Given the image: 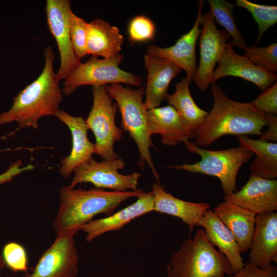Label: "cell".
<instances>
[{"label": "cell", "instance_id": "1", "mask_svg": "<svg viewBox=\"0 0 277 277\" xmlns=\"http://www.w3.org/2000/svg\"><path fill=\"white\" fill-rule=\"evenodd\" d=\"M213 103L194 136L195 143L207 147L226 135H261L266 126V114L258 110L251 102L242 103L229 98L222 89L211 85Z\"/></svg>", "mask_w": 277, "mask_h": 277}, {"label": "cell", "instance_id": "2", "mask_svg": "<svg viewBox=\"0 0 277 277\" xmlns=\"http://www.w3.org/2000/svg\"><path fill=\"white\" fill-rule=\"evenodd\" d=\"M45 65L40 75L13 98V104L7 111L0 113V125L13 122L20 128L38 127L39 119L55 116L63 99L61 81L54 71V54L51 47L43 52Z\"/></svg>", "mask_w": 277, "mask_h": 277}, {"label": "cell", "instance_id": "3", "mask_svg": "<svg viewBox=\"0 0 277 277\" xmlns=\"http://www.w3.org/2000/svg\"><path fill=\"white\" fill-rule=\"evenodd\" d=\"M145 192L140 189L125 191L71 189L62 187L59 191L60 205L53 227L56 235L68 233L75 235L96 215L112 214L120 204Z\"/></svg>", "mask_w": 277, "mask_h": 277}, {"label": "cell", "instance_id": "4", "mask_svg": "<svg viewBox=\"0 0 277 277\" xmlns=\"http://www.w3.org/2000/svg\"><path fill=\"white\" fill-rule=\"evenodd\" d=\"M233 274L227 258L208 241L199 228L185 240L167 267V277H226Z\"/></svg>", "mask_w": 277, "mask_h": 277}, {"label": "cell", "instance_id": "5", "mask_svg": "<svg viewBox=\"0 0 277 277\" xmlns=\"http://www.w3.org/2000/svg\"><path fill=\"white\" fill-rule=\"evenodd\" d=\"M109 96L115 101L122 117L121 126L127 131L136 143L140 154L138 165L144 169L146 163L154 177L160 183L159 175L152 161L150 149L154 148L148 124L147 110L143 96L145 87L132 89L121 84H111L106 86Z\"/></svg>", "mask_w": 277, "mask_h": 277}, {"label": "cell", "instance_id": "6", "mask_svg": "<svg viewBox=\"0 0 277 277\" xmlns=\"http://www.w3.org/2000/svg\"><path fill=\"white\" fill-rule=\"evenodd\" d=\"M184 144L189 152L201 156V161L193 164L168 165L167 167L216 177L221 182L225 195L236 191L238 172L254 155L251 150L241 144L227 149L211 150L199 147L189 141Z\"/></svg>", "mask_w": 277, "mask_h": 277}, {"label": "cell", "instance_id": "7", "mask_svg": "<svg viewBox=\"0 0 277 277\" xmlns=\"http://www.w3.org/2000/svg\"><path fill=\"white\" fill-rule=\"evenodd\" d=\"M92 93L93 105L85 122L95 136L94 154L104 160H116L119 156L114 146L123 135V131L115 124L117 106L108 95L106 86L93 87Z\"/></svg>", "mask_w": 277, "mask_h": 277}, {"label": "cell", "instance_id": "8", "mask_svg": "<svg viewBox=\"0 0 277 277\" xmlns=\"http://www.w3.org/2000/svg\"><path fill=\"white\" fill-rule=\"evenodd\" d=\"M123 58L121 54L102 59L92 56L85 63H81L64 80L63 93L69 95L83 85L94 87L124 83L140 86L142 83L140 76L120 68L118 66Z\"/></svg>", "mask_w": 277, "mask_h": 277}, {"label": "cell", "instance_id": "9", "mask_svg": "<svg viewBox=\"0 0 277 277\" xmlns=\"http://www.w3.org/2000/svg\"><path fill=\"white\" fill-rule=\"evenodd\" d=\"M125 165L121 158L97 162L91 157L74 169V176L68 187L73 189L78 184L90 183L101 189L136 190L142 174L137 172L128 175L120 173L118 170L123 169Z\"/></svg>", "mask_w": 277, "mask_h": 277}, {"label": "cell", "instance_id": "10", "mask_svg": "<svg viewBox=\"0 0 277 277\" xmlns=\"http://www.w3.org/2000/svg\"><path fill=\"white\" fill-rule=\"evenodd\" d=\"M45 11L48 29L56 42L60 56L57 74L65 80L81 63L71 44L69 22L73 12L68 0H47Z\"/></svg>", "mask_w": 277, "mask_h": 277}, {"label": "cell", "instance_id": "11", "mask_svg": "<svg viewBox=\"0 0 277 277\" xmlns=\"http://www.w3.org/2000/svg\"><path fill=\"white\" fill-rule=\"evenodd\" d=\"M200 25L203 26L200 38V58L192 81L201 91L204 92L209 88L215 65L222 57L230 36L217 29L210 10L202 15Z\"/></svg>", "mask_w": 277, "mask_h": 277}, {"label": "cell", "instance_id": "12", "mask_svg": "<svg viewBox=\"0 0 277 277\" xmlns=\"http://www.w3.org/2000/svg\"><path fill=\"white\" fill-rule=\"evenodd\" d=\"M74 236L68 233L57 235L31 272H26L22 277H75L78 255Z\"/></svg>", "mask_w": 277, "mask_h": 277}, {"label": "cell", "instance_id": "13", "mask_svg": "<svg viewBox=\"0 0 277 277\" xmlns=\"http://www.w3.org/2000/svg\"><path fill=\"white\" fill-rule=\"evenodd\" d=\"M224 199L256 215L276 212L277 180L250 174L239 191L225 195Z\"/></svg>", "mask_w": 277, "mask_h": 277}, {"label": "cell", "instance_id": "14", "mask_svg": "<svg viewBox=\"0 0 277 277\" xmlns=\"http://www.w3.org/2000/svg\"><path fill=\"white\" fill-rule=\"evenodd\" d=\"M218 64L212 73L211 85L220 78L231 76L249 81L264 91L276 82L275 73L260 68L246 57L237 54L230 43L227 44Z\"/></svg>", "mask_w": 277, "mask_h": 277}, {"label": "cell", "instance_id": "15", "mask_svg": "<svg viewBox=\"0 0 277 277\" xmlns=\"http://www.w3.org/2000/svg\"><path fill=\"white\" fill-rule=\"evenodd\" d=\"M198 12L196 20L190 30L182 35L174 45L161 48L155 45L147 48V54L167 60L186 73V77L192 81L197 70L195 57V46L201 33L200 28L203 1L198 2Z\"/></svg>", "mask_w": 277, "mask_h": 277}, {"label": "cell", "instance_id": "16", "mask_svg": "<svg viewBox=\"0 0 277 277\" xmlns=\"http://www.w3.org/2000/svg\"><path fill=\"white\" fill-rule=\"evenodd\" d=\"M249 262L266 268L277 262V213L256 215Z\"/></svg>", "mask_w": 277, "mask_h": 277}, {"label": "cell", "instance_id": "17", "mask_svg": "<svg viewBox=\"0 0 277 277\" xmlns=\"http://www.w3.org/2000/svg\"><path fill=\"white\" fill-rule=\"evenodd\" d=\"M55 116L69 128L72 136L71 152L62 159L59 170L62 176L67 179L77 167L92 157L95 145L88 138V128L82 117L72 116L60 109Z\"/></svg>", "mask_w": 277, "mask_h": 277}, {"label": "cell", "instance_id": "18", "mask_svg": "<svg viewBox=\"0 0 277 277\" xmlns=\"http://www.w3.org/2000/svg\"><path fill=\"white\" fill-rule=\"evenodd\" d=\"M154 197L152 191L137 197L133 204L109 216L91 220L81 229L86 233V241L90 242L109 231L121 229L133 220L154 211Z\"/></svg>", "mask_w": 277, "mask_h": 277}, {"label": "cell", "instance_id": "19", "mask_svg": "<svg viewBox=\"0 0 277 277\" xmlns=\"http://www.w3.org/2000/svg\"><path fill=\"white\" fill-rule=\"evenodd\" d=\"M144 63L148 72L144 104L149 110L159 107L168 94L170 82L182 69L167 60L148 54Z\"/></svg>", "mask_w": 277, "mask_h": 277}, {"label": "cell", "instance_id": "20", "mask_svg": "<svg viewBox=\"0 0 277 277\" xmlns=\"http://www.w3.org/2000/svg\"><path fill=\"white\" fill-rule=\"evenodd\" d=\"M196 226L202 227L210 243L227 258L233 273L243 266L242 252L233 234L212 210H207Z\"/></svg>", "mask_w": 277, "mask_h": 277}, {"label": "cell", "instance_id": "21", "mask_svg": "<svg viewBox=\"0 0 277 277\" xmlns=\"http://www.w3.org/2000/svg\"><path fill=\"white\" fill-rule=\"evenodd\" d=\"M154 211L180 219L191 232L198 221L211 206L205 203H194L179 199L167 192L159 184L152 185Z\"/></svg>", "mask_w": 277, "mask_h": 277}, {"label": "cell", "instance_id": "22", "mask_svg": "<svg viewBox=\"0 0 277 277\" xmlns=\"http://www.w3.org/2000/svg\"><path fill=\"white\" fill-rule=\"evenodd\" d=\"M213 211L232 233L242 253L247 252L252 243L256 214L227 201Z\"/></svg>", "mask_w": 277, "mask_h": 277}, {"label": "cell", "instance_id": "23", "mask_svg": "<svg viewBox=\"0 0 277 277\" xmlns=\"http://www.w3.org/2000/svg\"><path fill=\"white\" fill-rule=\"evenodd\" d=\"M191 82L187 77L183 78L175 85L174 92L168 93L165 98L176 110L189 140L194 138L208 114L194 102L189 89Z\"/></svg>", "mask_w": 277, "mask_h": 277}, {"label": "cell", "instance_id": "24", "mask_svg": "<svg viewBox=\"0 0 277 277\" xmlns=\"http://www.w3.org/2000/svg\"><path fill=\"white\" fill-rule=\"evenodd\" d=\"M149 132L161 135L163 144L175 146L189 141L175 109L168 105L147 110Z\"/></svg>", "mask_w": 277, "mask_h": 277}, {"label": "cell", "instance_id": "25", "mask_svg": "<svg viewBox=\"0 0 277 277\" xmlns=\"http://www.w3.org/2000/svg\"><path fill=\"white\" fill-rule=\"evenodd\" d=\"M124 36L119 29L107 22L95 18L88 23L87 50L88 54L109 58L120 54Z\"/></svg>", "mask_w": 277, "mask_h": 277}, {"label": "cell", "instance_id": "26", "mask_svg": "<svg viewBox=\"0 0 277 277\" xmlns=\"http://www.w3.org/2000/svg\"><path fill=\"white\" fill-rule=\"evenodd\" d=\"M240 144L251 150L255 157L250 164V174L273 180L277 177V143L238 136Z\"/></svg>", "mask_w": 277, "mask_h": 277}, {"label": "cell", "instance_id": "27", "mask_svg": "<svg viewBox=\"0 0 277 277\" xmlns=\"http://www.w3.org/2000/svg\"><path fill=\"white\" fill-rule=\"evenodd\" d=\"M208 3L217 23L223 27L232 38L230 44L233 47H239L245 51L248 46L235 25V17L233 13L235 4L225 0H208Z\"/></svg>", "mask_w": 277, "mask_h": 277}, {"label": "cell", "instance_id": "28", "mask_svg": "<svg viewBox=\"0 0 277 277\" xmlns=\"http://www.w3.org/2000/svg\"><path fill=\"white\" fill-rule=\"evenodd\" d=\"M235 6L247 10L258 26L255 46L258 45L264 34L277 22V7L255 4L247 0H236Z\"/></svg>", "mask_w": 277, "mask_h": 277}, {"label": "cell", "instance_id": "29", "mask_svg": "<svg viewBox=\"0 0 277 277\" xmlns=\"http://www.w3.org/2000/svg\"><path fill=\"white\" fill-rule=\"evenodd\" d=\"M243 55L260 68L275 73L277 71V43L264 47H247Z\"/></svg>", "mask_w": 277, "mask_h": 277}, {"label": "cell", "instance_id": "30", "mask_svg": "<svg viewBox=\"0 0 277 277\" xmlns=\"http://www.w3.org/2000/svg\"><path fill=\"white\" fill-rule=\"evenodd\" d=\"M127 33L129 41L132 44L145 43L154 39L156 27L147 16L136 15L129 22Z\"/></svg>", "mask_w": 277, "mask_h": 277}, {"label": "cell", "instance_id": "31", "mask_svg": "<svg viewBox=\"0 0 277 277\" xmlns=\"http://www.w3.org/2000/svg\"><path fill=\"white\" fill-rule=\"evenodd\" d=\"M88 23L72 13L70 22V36L73 50L81 58L88 55L87 50V29Z\"/></svg>", "mask_w": 277, "mask_h": 277}, {"label": "cell", "instance_id": "32", "mask_svg": "<svg viewBox=\"0 0 277 277\" xmlns=\"http://www.w3.org/2000/svg\"><path fill=\"white\" fill-rule=\"evenodd\" d=\"M2 257L6 266L14 272H27L28 258L26 251L21 244L11 242L3 249Z\"/></svg>", "mask_w": 277, "mask_h": 277}, {"label": "cell", "instance_id": "33", "mask_svg": "<svg viewBox=\"0 0 277 277\" xmlns=\"http://www.w3.org/2000/svg\"><path fill=\"white\" fill-rule=\"evenodd\" d=\"M254 107L265 114H277V83L263 91L251 102Z\"/></svg>", "mask_w": 277, "mask_h": 277}, {"label": "cell", "instance_id": "34", "mask_svg": "<svg viewBox=\"0 0 277 277\" xmlns=\"http://www.w3.org/2000/svg\"><path fill=\"white\" fill-rule=\"evenodd\" d=\"M228 277H277V266L272 264L260 268L247 262L237 272Z\"/></svg>", "mask_w": 277, "mask_h": 277}, {"label": "cell", "instance_id": "35", "mask_svg": "<svg viewBox=\"0 0 277 277\" xmlns=\"http://www.w3.org/2000/svg\"><path fill=\"white\" fill-rule=\"evenodd\" d=\"M34 166L29 163L25 166H23L22 162L18 160L12 163L8 169L4 172L0 174V185L12 181L15 176L21 173L32 170Z\"/></svg>", "mask_w": 277, "mask_h": 277}, {"label": "cell", "instance_id": "36", "mask_svg": "<svg viewBox=\"0 0 277 277\" xmlns=\"http://www.w3.org/2000/svg\"><path fill=\"white\" fill-rule=\"evenodd\" d=\"M267 121L266 126L268 127L267 131L262 133L260 140L272 142L277 141V116L273 114H266Z\"/></svg>", "mask_w": 277, "mask_h": 277}, {"label": "cell", "instance_id": "37", "mask_svg": "<svg viewBox=\"0 0 277 277\" xmlns=\"http://www.w3.org/2000/svg\"><path fill=\"white\" fill-rule=\"evenodd\" d=\"M6 264L2 257V255L0 254V270L6 267ZM1 277V276H0Z\"/></svg>", "mask_w": 277, "mask_h": 277}, {"label": "cell", "instance_id": "38", "mask_svg": "<svg viewBox=\"0 0 277 277\" xmlns=\"http://www.w3.org/2000/svg\"><path fill=\"white\" fill-rule=\"evenodd\" d=\"M3 136H0V138H3Z\"/></svg>", "mask_w": 277, "mask_h": 277}]
</instances>
